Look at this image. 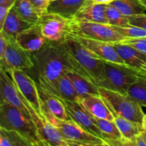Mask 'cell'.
<instances>
[{
	"instance_id": "cell-8",
	"label": "cell",
	"mask_w": 146,
	"mask_h": 146,
	"mask_svg": "<svg viewBox=\"0 0 146 146\" xmlns=\"http://www.w3.org/2000/svg\"><path fill=\"white\" fill-rule=\"evenodd\" d=\"M0 32L2 33L7 41L4 54L0 58V68L6 71L11 68L32 69L34 62L31 53L21 48L14 38L9 36L3 31Z\"/></svg>"
},
{
	"instance_id": "cell-24",
	"label": "cell",
	"mask_w": 146,
	"mask_h": 146,
	"mask_svg": "<svg viewBox=\"0 0 146 146\" xmlns=\"http://www.w3.org/2000/svg\"><path fill=\"white\" fill-rule=\"evenodd\" d=\"M13 9L22 19L33 24H38L40 16L35 11L30 0H16Z\"/></svg>"
},
{
	"instance_id": "cell-14",
	"label": "cell",
	"mask_w": 146,
	"mask_h": 146,
	"mask_svg": "<svg viewBox=\"0 0 146 146\" xmlns=\"http://www.w3.org/2000/svg\"><path fill=\"white\" fill-rule=\"evenodd\" d=\"M67 36L71 37L76 40L80 44H82L88 51H89L93 55L102 61L119 64H126L120 57L115 48L112 46L111 43L91 39V38H83V37L71 36Z\"/></svg>"
},
{
	"instance_id": "cell-25",
	"label": "cell",
	"mask_w": 146,
	"mask_h": 146,
	"mask_svg": "<svg viewBox=\"0 0 146 146\" xmlns=\"http://www.w3.org/2000/svg\"><path fill=\"white\" fill-rule=\"evenodd\" d=\"M111 4L128 17L146 13V8L138 0H114Z\"/></svg>"
},
{
	"instance_id": "cell-33",
	"label": "cell",
	"mask_w": 146,
	"mask_h": 146,
	"mask_svg": "<svg viewBox=\"0 0 146 146\" xmlns=\"http://www.w3.org/2000/svg\"><path fill=\"white\" fill-rule=\"evenodd\" d=\"M103 141L110 146H138L136 141H130L123 138L119 139V138H113V137L105 136L103 138Z\"/></svg>"
},
{
	"instance_id": "cell-5",
	"label": "cell",
	"mask_w": 146,
	"mask_h": 146,
	"mask_svg": "<svg viewBox=\"0 0 146 146\" xmlns=\"http://www.w3.org/2000/svg\"><path fill=\"white\" fill-rule=\"evenodd\" d=\"M105 79L98 87L127 94L130 87L141 78H145L127 64L104 61Z\"/></svg>"
},
{
	"instance_id": "cell-36",
	"label": "cell",
	"mask_w": 146,
	"mask_h": 146,
	"mask_svg": "<svg viewBox=\"0 0 146 146\" xmlns=\"http://www.w3.org/2000/svg\"><path fill=\"white\" fill-rule=\"evenodd\" d=\"M12 7L11 5H0V31L3 29L6 18Z\"/></svg>"
},
{
	"instance_id": "cell-32",
	"label": "cell",
	"mask_w": 146,
	"mask_h": 146,
	"mask_svg": "<svg viewBox=\"0 0 146 146\" xmlns=\"http://www.w3.org/2000/svg\"><path fill=\"white\" fill-rule=\"evenodd\" d=\"M4 131L10 138L14 146H33L27 140H26L24 137L21 136L16 131H6V130H4Z\"/></svg>"
},
{
	"instance_id": "cell-40",
	"label": "cell",
	"mask_w": 146,
	"mask_h": 146,
	"mask_svg": "<svg viewBox=\"0 0 146 146\" xmlns=\"http://www.w3.org/2000/svg\"><path fill=\"white\" fill-rule=\"evenodd\" d=\"M136 143H137V145L138 146H146L145 143L144 142V141L143 140L142 137L141 136V135H138L136 138Z\"/></svg>"
},
{
	"instance_id": "cell-3",
	"label": "cell",
	"mask_w": 146,
	"mask_h": 146,
	"mask_svg": "<svg viewBox=\"0 0 146 146\" xmlns=\"http://www.w3.org/2000/svg\"><path fill=\"white\" fill-rule=\"evenodd\" d=\"M0 128L16 131L33 146L41 141L34 122L27 119L18 108L7 103L0 104Z\"/></svg>"
},
{
	"instance_id": "cell-7",
	"label": "cell",
	"mask_w": 146,
	"mask_h": 146,
	"mask_svg": "<svg viewBox=\"0 0 146 146\" xmlns=\"http://www.w3.org/2000/svg\"><path fill=\"white\" fill-rule=\"evenodd\" d=\"M101 96L123 118L142 124L144 113L142 106L128 94L99 87Z\"/></svg>"
},
{
	"instance_id": "cell-44",
	"label": "cell",
	"mask_w": 146,
	"mask_h": 146,
	"mask_svg": "<svg viewBox=\"0 0 146 146\" xmlns=\"http://www.w3.org/2000/svg\"><path fill=\"white\" fill-rule=\"evenodd\" d=\"M34 146H49L48 145V144L47 143H44V141H41V142L39 143L38 144V145H34Z\"/></svg>"
},
{
	"instance_id": "cell-46",
	"label": "cell",
	"mask_w": 146,
	"mask_h": 146,
	"mask_svg": "<svg viewBox=\"0 0 146 146\" xmlns=\"http://www.w3.org/2000/svg\"><path fill=\"white\" fill-rule=\"evenodd\" d=\"M68 146H69V145H68Z\"/></svg>"
},
{
	"instance_id": "cell-9",
	"label": "cell",
	"mask_w": 146,
	"mask_h": 146,
	"mask_svg": "<svg viewBox=\"0 0 146 146\" xmlns=\"http://www.w3.org/2000/svg\"><path fill=\"white\" fill-rule=\"evenodd\" d=\"M23 96L39 115H42L41 99L38 87L34 79L24 69L11 68L7 71Z\"/></svg>"
},
{
	"instance_id": "cell-10",
	"label": "cell",
	"mask_w": 146,
	"mask_h": 146,
	"mask_svg": "<svg viewBox=\"0 0 146 146\" xmlns=\"http://www.w3.org/2000/svg\"><path fill=\"white\" fill-rule=\"evenodd\" d=\"M19 93L21 101L25 104L30 112L31 118L36 128L40 139L49 146H68V145L67 142L61 136L58 130L47 121L43 114L39 115L34 110V108L30 105L29 103L23 96L19 91Z\"/></svg>"
},
{
	"instance_id": "cell-42",
	"label": "cell",
	"mask_w": 146,
	"mask_h": 146,
	"mask_svg": "<svg viewBox=\"0 0 146 146\" xmlns=\"http://www.w3.org/2000/svg\"><path fill=\"white\" fill-rule=\"evenodd\" d=\"M142 128L144 131H146V114L144 115L143 118V121H142Z\"/></svg>"
},
{
	"instance_id": "cell-15",
	"label": "cell",
	"mask_w": 146,
	"mask_h": 146,
	"mask_svg": "<svg viewBox=\"0 0 146 146\" xmlns=\"http://www.w3.org/2000/svg\"><path fill=\"white\" fill-rule=\"evenodd\" d=\"M123 61L146 78V55L119 42L111 43Z\"/></svg>"
},
{
	"instance_id": "cell-19",
	"label": "cell",
	"mask_w": 146,
	"mask_h": 146,
	"mask_svg": "<svg viewBox=\"0 0 146 146\" xmlns=\"http://www.w3.org/2000/svg\"><path fill=\"white\" fill-rule=\"evenodd\" d=\"M104 101L112 113L114 117V122L119 129L123 138L130 141H136L137 137L141 135V132L143 131L141 124L134 122V121H129V120L122 117L119 114L117 113L116 111H115V110L108 104L106 101L104 100Z\"/></svg>"
},
{
	"instance_id": "cell-12",
	"label": "cell",
	"mask_w": 146,
	"mask_h": 146,
	"mask_svg": "<svg viewBox=\"0 0 146 146\" xmlns=\"http://www.w3.org/2000/svg\"><path fill=\"white\" fill-rule=\"evenodd\" d=\"M58 98L65 106L70 119L73 120L86 131L103 140L104 134L94 123L93 115L89 113L77 101Z\"/></svg>"
},
{
	"instance_id": "cell-6",
	"label": "cell",
	"mask_w": 146,
	"mask_h": 146,
	"mask_svg": "<svg viewBox=\"0 0 146 146\" xmlns=\"http://www.w3.org/2000/svg\"><path fill=\"white\" fill-rule=\"evenodd\" d=\"M41 111L47 121L58 130L61 136L66 141H71L80 144H89V145H100L104 143L101 138L86 131L73 120L69 119L64 121L56 117L47 109L42 101H41Z\"/></svg>"
},
{
	"instance_id": "cell-23",
	"label": "cell",
	"mask_w": 146,
	"mask_h": 146,
	"mask_svg": "<svg viewBox=\"0 0 146 146\" xmlns=\"http://www.w3.org/2000/svg\"><path fill=\"white\" fill-rule=\"evenodd\" d=\"M38 91H39V95L41 101L45 104L47 109L53 115L60 119L64 120V121L70 119L67 114L65 106L58 97L51 95V94L41 90L39 88H38Z\"/></svg>"
},
{
	"instance_id": "cell-38",
	"label": "cell",
	"mask_w": 146,
	"mask_h": 146,
	"mask_svg": "<svg viewBox=\"0 0 146 146\" xmlns=\"http://www.w3.org/2000/svg\"><path fill=\"white\" fill-rule=\"evenodd\" d=\"M16 0H0V5L14 6Z\"/></svg>"
},
{
	"instance_id": "cell-30",
	"label": "cell",
	"mask_w": 146,
	"mask_h": 146,
	"mask_svg": "<svg viewBox=\"0 0 146 146\" xmlns=\"http://www.w3.org/2000/svg\"><path fill=\"white\" fill-rule=\"evenodd\" d=\"M113 28L125 38H139V37L146 36V31L139 27L134 26L128 27H115L113 26Z\"/></svg>"
},
{
	"instance_id": "cell-21",
	"label": "cell",
	"mask_w": 146,
	"mask_h": 146,
	"mask_svg": "<svg viewBox=\"0 0 146 146\" xmlns=\"http://www.w3.org/2000/svg\"><path fill=\"white\" fill-rule=\"evenodd\" d=\"M34 25H36V24L29 22L19 17L12 7L6 18L3 29L0 31H3L16 39V37L19 33L34 27Z\"/></svg>"
},
{
	"instance_id": "cell-43",
	"label": "cell",
	"mask_w": 146,
	"mask_h": 146,
	"mask_svg": "<svg viewBox=\"0 0 146 146\" xmlns=\"http://www.w3.org/2000/svg\"><path fill=\"white\" fill-rule=\"evenodd\" d=\"M141 136L142 137L143 140L144 142H145V144H146V131H143L142 132H141Z\"/></svg>"
},
{
	"instance_id": "cell-4",
	"label": "cell",
	"mask_w": 146,
	"mask_h": 146,
	"mask_svg": "<svg viewBox=\"0 0 146 146\" xmlns=\"http://www.w3.org/2000/svg\"><path fill=\"white\" fill-rule=\"evenodd\" d=\"M66 35L83 37L109 43L119 42L125 38L112 25L80 21L74 19L68 20V26Z\"/></svg>"
},
{
	"instance_id": "cell-37",
	"label": "cell",
	"mask_w": 146,
	"mask_h": 146,
	"mask_svg": "<svg viewBox=\"0 0 146 146\" xmlns=\"http://www.w3.org/2000/svg\"><path fill=\"white\" fill-rule=\"evenodd\" d=\"M0 146H14L4 129L0 128Z\"/></svg>"
},
{
	"instance_id": "cell-41",
	"label": "cell",
	"mask_w": 146,
	"mask_h": 146,
	"mask_svg": "<svg viewBox=\"0 0 146 146\" xmlns=\"http://www.w3.org/2000/svg\"><path fill=\"white\" fill-rule=\"evenodd\" d=\"M92 1H95V2L98 3V4H111V2H113L114 0H92Z\"/></svg>"
},
{
	"instance_id": "cell-35",
	"label": "cell",
	"mask_w": 146,
	"mask_h": 146,
	"mask_svg": "<svg viewBox=\"0 0 146 146\" xmlns=\"http://www.w3.org/2000/svg\"><path fill=\"white\" fill-rule=\"evenodd\" d=\"M37 14L41 17L47 12L48 5L52 0H30Z\"/></svg>"
},
{
	"instance_id": "cell-26",
	"label": "cell",
	"mask_w": 146,
	"mask_h": 146,
	"mask_svg": "<svg viewBox=\"0 0 146 146\" xmlns=\"http://www.w3.org/2000/svg\"><path fill=\"white\" fill-rule=\"evenodd\" d=\"M56 97L68 101H77L80 100L68 73L61 77L58 82V94Z\"/></svg>"
},
{
	"instance_id": "cell-28",
	"label": "cell",
	"mask_w": 146,
	"mask_h": 146,
	"mask_svg": "<svg viewBox=\"0 0 146 146\" xmlns=\"http://www.w3.org/2000/svg\"><path fill=\"white\" fill-rule=\"evenodd\" d=\"M106 14V18L108 21V24L110 25L115 26V27L130 26L128 17L124 15L121 11H119L112 4H107Z\"/></svg>"
},
{
	"instance_id": "cell-1",
	"label": "cell",
	"mask_w": 146,
	"mask_h": 146,
	"mask_svg": "<svg viewBox=\"0 0 146 146\" xmlns=\"http://www.w3.org/2000/svg\"><path fill=\"white\" fill-rule=\"evenodd\" d=\"M38 87L56 96L58 82L70 70L58 42L48 41L38 51L31 53Z\"/></svg>"
},
{
	"instance_id": "cell-17",
	"label": "cell",
	"mask_w": 146,
	"mask_h": 146,
	"mask_svg": "<svg viewBox=\"0 0 146 146\" xmlns=\"http://www.w3.org/2000/svg\"><path fill=\"white\" fill-rule=\"evenodd\" d=\"M16 41L21 48L30 53L38 51L48 42L37 24L19 33L16 37Z\"/></svg>"
},
{
	"instance_id": "cell-29",
	"label": "cell",
	"mask_w": 146,
	"mask_h": 146,
	"mask_svg": "<svg viewBox=\"0 0 146 146\" xmlns=\"http://www.w3.org/2000/svg\"><path fill=\"white\" fill-rule=\"evenodd\" d=\"M93 120H94L96 125L99 128L101 132L103 133L104 137L109 136L113 137V138H119V139L123 138L122 135H121L119 129H118L114 121L101 119V118H96L94 116H93Z\"/></svg>"
},
{
	"instance_id": "cell-20",
	"label": "cell",
	"mask_w": 146,
	"mask_h": 146,
	"mask_svg": "<svg viewBox=\"0 0 146 146\" xmlns=\"http://www.w3.org/2000/svg\"><path fill=\"white\" fill-rule=\"evenodd\" d=\"M86 0H52L47 12L58 14L66 19H72Z\"/></svg>"
},
{
	"instance_id": "cell-22",
	"label": "cell",
	"mask_w": 146,
	"mask_h": 146,
	"mask_svg": "<svg viewBox=\"0 0 146 146\" xmlns=\"http://www.w3.org/2000/svg\"><path fill=\"white\" fill-rule=\"evenodd\" d=\"M68 76L71 78L74 88L79 97L81 98H86L91 96H99V87L88 80L85 79L78 74L70 71L68 72ZM79 100V101H80ZM79 102V101H78Z\"/></svg>"
},
{
	"instance_id": "cell-16",
	"label": "cell",
	"mask_w": 146,
	"mask_h": 146,
	"mask_svg": "<svg viewBox=\"0 0 146 146\" xmlns=\"http://www.w3.org/2000/svg\"><path fill=\"white\" fill-rule=\"evenodd\" d=\"M107 4H98L92 0H86L73 19L80 21L108 24L106 10Z\"/></svg>"
},
{
	"instance_id": "cell-27",
	"label": "cell",
	"mask_w": 146,
	"mask_h": 146,
	"mask_svg": "<svg viewBox=\"0 0 146 146\" xmlns=\"http://www.w3.org/2000/svg\"><path fill=\"white\" fill-rule=\"evenodd\" d=\"M139 105L146 108V78H141L134 83L127 93Z\"/></svg>"
},
{
	"instance_id": "cell-11",
	"label": "cell",
	"mask_w": 146,
	"mask_h": 146,
	"mask_svg": "<svg viewBox=\"0 0 146 146\" xmlns=\"http://www.w3.org/2000/svg\"><path fill=\"white\" fill-rule=\"evenodd\" d=\"M37 25L47 41L59 42L66 34L68 20L58 14L46 12L40 17Z\"/></svg>"
},
{
	"instance_id": "cell-39",
	"label": "cell",
	"mask_w": 146,
	"mask_h": 146,
	"mask_svg": "<svg viewBox=\"0 0 146 146\" xmlns=\"http://www.w3.org/2000/svg\"><path fill=\"white\" fill-rule=\"evenodd\" d=\"M66 142L69 146H98L97 145H89V144L76 143L71 142V141H66Z\"/></svg>"
},
{
	"instance_id": "cell-18",
	"label": "cell",
	"mask_w": 146,
	"mask_h": 146,
	"mask_svg": "<svg viewBox=\"0 0 146 146\" xmlns=\"http://www.w3.org/2000/svg\"><path fill=\"white\" fill-rule=\"evenodd\" d=\"M80 104L94 117L114 121V117L101 95L81 98Z\"/></svg>"
},
{
	"instance_id": "cell-45",
	"label": "cell",
	"mask_w": 146,
	"mask_h": 146,
	"mask_svg": "<svg viewBox=\"0 0 146 146\" xmlns=\"http://www.w3.org/2000/svg\"><path fill=\"white\" fill-rule=\"evenodd\" d=\"M138 1H139L140 2H141L146 8V0H138Z\"/></svg>"
},
{
	"instance_id": "cell-31",
	"label": "cell",
	"mask_w": 146,
	"mask_h": 146,
	"mask_svg": "<svg viewBox=\"0 0 146 146\" xmlns=\"http://www.w3.org/2000/svg\"><path fill=\"white\" fill-rule=\"evenodd\" d=\"M120 42L126 44L146 55V36L139 38H125Z\"/></svg>"
},
{
	"instance_id": "cell-13",
	"label": "cell",
	"mask_w": 146,
	"mask_h": 146,
	"mask_svg": "<svg viewBox=\"0 0 146 146\" xmlns=\"http://www.w3.org/2000/svg\"><path fill=\"white\" fill-rule=\"evenodd\" d=\"M0 104L7 103L16 107L27 119L33 121L28 108L21 101L15 83L8 73L2 68H0Z\"/></svg>"
},
{
	"instance_id": "cell-34",
	"label": "cell",
	"mask_w": 146,
	"mask_h": 146,
	"mask_svg": "<svg viewBox=\"0 0 146 146\" xmlns=\"http://www.w3.org/2000/svg\"><path fill=\"white\" fill-rule=\"evenodd\" d=\"M128 18L130 25L139 27L146 31V13L131 16Z\"/></svg>"
},
{
	"instance_id": "cell-2",
	"label": "cell",
	"mask_w": 146,
	"mask_h": 146,
	"mask_svg": "<svg viewBox=\"0 0 146 146\" xmlns=\"http://www.w3.org/2000/svg\"><path fill=\"white\" fill-rule=\"evenodd\" d=\"M71 71L96 86L105 79L104 61L96 58L82 44L65 36L58 42Z\"/></svg>"
}]
</instances>
